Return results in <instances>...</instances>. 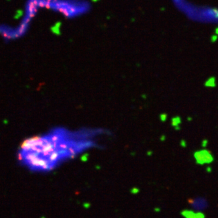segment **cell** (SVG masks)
Wrapping results in <instances>:
<instances>
[{
    "label": "cell",
    "instance_id": "obj_1",
    "mask_svg": "<svg viewBox=\"0 0 218 218\" xmlns=\"http://www.w3.org/2000/svg\"><path fill=\"white\" fill-rule=\"evenodd\" d=\"M106 135L107 131L100 128L56 127L24 140L18 149L17 160L23 167L33 173H48L100 147Z\"/></svg>",
    "mask_w": 218,
    "mask_h": 218
},
{
    "label": "cell",
    "instance_id": "obj_2",
    "mask_svg": "<svg viewBox=\"0 0 218 218\" xmlns=\"http://www.w3.org/2000/svg\"><path fill=\"white\" fill-rule=\"evenodd\" d=\"M181 13L191 21L203 24L218 25V9L208 6H196L186 1Z\"/></svg>",
    "mask_w": 218,
    "mask_h": 218
}]
</instances>
